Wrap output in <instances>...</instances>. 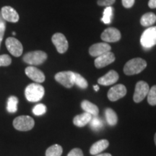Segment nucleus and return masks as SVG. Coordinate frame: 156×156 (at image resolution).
Returning <instances> with one entry per match:
<instances>
[{
    "label": "nucleus",
    "mask_w": 156,
    "mask_h": 156,
    "mask_svg": "<svg viewBox=\"0 0 156 156\" xmlns=\"http://www.w3.org/2000/svg\"><path fill=\"white\" fill-rule=\"evenodd\" d=\"M147 67V62L141 58H134L126 62L124 67V73L126 75H134L143 71Z\"/></svg>",
    "instance_id": "1"
},
{
    "label": "nucleus",
    "mask_w": 156,
    "mask_h": 156,
    "mask_svg": "<svg viewBox=\"0 0 156 156\" xmlns=\"http://www.w3.org/2000/svg\"><path fill=\"white\" fill-rule=\"evenodd\" d=\"M44 87L38 83H31L25 90V95L30 102H38L44 95Z\"/></svg>",
    "instance_id": "2"
},
{
    "label": "nucleus",
    "mask_w": 156,
    "mask_h": 156,
    "mask_svg": "<svg viewBox=\"0 0 156 156\" xmlns=\"http://www.w3.org/2000/svg\"><path fill=\"white\" fill-rule=\"evenodd\" d=\"M47 59V54L43 51H34L25 54L23 61L30 65H40Z\"/></svg>",
    "instance_id": "3"
},
{
    "label": "nucleus",
    "mask_w": 156,
    "mask_h": 156,
    "mask_svg": "<svg viewBox=\"0 0 156 156\" xmlns=\"http://www.w3.org/2000/svg\"><path fill=\"white\" fill-rule=\"evenodd\" d=\"M34 119L29 116H20L13 121V126L19 131H29L34 128Z\"/></svg>",
    "instance_id": "4"
},
{
    "label": "nucleus",
    "mask_w": 156,
    "mask_h": 156,
    "mask_svg": "<svg viewBox=\"0 0 156 156\" xmlns=\"http://www.w3.org/2000/svg\"><path fill=\"white\" fill-rule=\"evenodd\" d=\"M140 43L145 48H150L156 45V26L146 29L140 38Z\"/></svg>",
    "instance_id": "5"
},
{
    "label": "nucleus",
    "mask_w": 156,
    "mask_h": 156,
    "mask_svg": "<svg viewBox=\"0 0 156 156\" xmlns=\"http://www.w3.org/2000/svg\"><path fill=\"white\" fill-rule=\"evenodd\" d=\"M75 73L71 71L60 72L56 74L55 80L67 88H71L75 85Z\"/></svg>",
    "instance_id": "6"
},
{
    "label": "nucleus",
    "mask_w": 156,
    "mask_h": 156,
    "mask_svg": "<svg viewBox=\"0 0 156 156\" xmlns=\"http://www.w3.org/2000/svg\"><path fill=\"white\" fill-rule=\"evenodd\" d=\"M149 85L144 81H139L136 84L133 95V100L135 103H140L145 99L149 92Z\"/></svg>",
    "instance_id": "7"
},
{
    "label": "nucleus",
    "mask_w": 156,
    "mask_h": 156,
    "mask_svg": "<svg viewBox=\"0 0 156 156\" xmlns=\"http://www.w3.org/2000/svg\"><path fill=\"white\" fill-rule=\"evenodd\" d=\"M5 44L7 48L12 55L16 56V57L22 55L23 51V45L17 39L10 37L6 40Z\"/></svg>",
    "instance_id": "8"
},
{
    "label": "nucleus",
    "mask_w": 156,
    "mask_h": 156,
    "mask_svg": "<svg viewBox=\"0 0 156 156\" xmlns=\"http://www.w3.org/2000/svg\"><path fill=\"white\" fill-rule=\"evenodd\" d=\"M51 41L58 53L64 54L67 51L69 47V44L64 34L61 33H56L52 36Z\"/></svg>",
    "instance_id": "9"
},
{
    "label": "nucleus",
    "mask_w": 156,
    "mask_h": 156,
    "mask_svg": "<svg viewBox=\"0 0 156 156\" xmlns=\"http://www.w3.org/2000/svg\"><path fill=\"white\" fill-rule=\"evenodd\" d=\"M101 37L104 42L114 43L119 41L121 39L122 35L118 29L115 28H108L103 31Z\"/></svg>",
    "instance_id": "10"
},
{
    "label": "nucleus",
    "mask_w": 156,
    "mask_h": 156,
    "mask_svg": "<svg viewBox=\"0 0 156 156\" xmlns=\"http://www.w3.org/2000/svg\"><path fill=\"white\" fill-rule=\"evenodd\" d=\"M126 94V88L124 85L119 84L115 85L108 90V98L111 101H116L125 96Z\"/></svg>",
    "instance_id": "11"
},
{
    "label": "nucleus",
    "mask_w": 156,
    "mask_h": 156,
    "mask_svg": "<svg viewBox=\"0 0 156 156\" xmlns=\"http://www.w3.org/2000/svg\"><path fill=\"white\" fill-rule=\"evenodd\" d=\"M115 58H116L115 55L112 51L106 52L95 58L94 62L95 67L101 69V68L106 67L110 64L113 63L115 61Z\"/></svg>",
    "instance_id": "12"
},
{
    "label": "nucleus",
    "mask_w": 156,
    "mask_h": 156,
    "mask_svg": "<svg viewBox=\"0 0 156 156\" xmlns=\"http://www.w3.org/2000/svg\"><path fill=\"white\" fill-rule=\"evenodd\" d=\"M112 47L108 44L105 43H98L92 45L89 48V53L92 56L98 57L106 52L111 51Z\"/></svg>",
    "instance_id": "13"
},
{
    "label": "nucleus",
    "mask_w": 156,
    "mask_h": 156,
    "mask_svg": "<svg viewBox=\"0 0 156 156\" xmlns=\"http://www.w3.org/2000/svg\"><path fill=\"white\" fill-rule=\"evenodd\" d=\"M25 74L30 79L36 82V83H44L45 80V75L43 72L38 68L30 66L25 69Z\"/></svg>",
    "instance_id": "14"
},
{
    "label": "nucleus",
    "mask_w": 156,
    "mask_h": 156,
    "mask_svg": "<svg viewBox=\"0 0 156 156\" xmlns=\"http://www.w3.org/2000/svg\"><path fill=\"white\" fill-rule=\"evenodd\" d=\"M1 12L5 21L10 23H17L19 20L18 13L10 6L3 7L1 9Z\"/></svg>",
    "instance_id": "15"
},
{
    "label": "nucleus",
    "mask_w": 156,
    "mask_h": 156,
    "mask_svg": "<svg viewBox=\"0 0 156 156\" xmlns=\"http://www.w3.org/2000/svg\"><path fill=\"white\" fill-rule=\"evenodd\" d=\"M119 80V74L114 70H111L106 75H103L98 80V83L101 85L108 86L116 83Z\"/></svg>",
    "instance_id": "16"
},
{
    "label": "nucleus",
    "mask_w": 156,
    "mask_h": 156,
    "mask_svg": "<svg viewBox=\"0 0 156 156\" xmlns=\"http://www.w3.org/2000/svg\"><path fill=\"white\" fill-rule=\"evenodd\" d=\"M109 142L106 140H101L96 142H95L93 145L91 146L90 149V153L91 155H96L98 154H100L104 150H106L108 147Z\"/></svg>",
    "instance_id": "17"
},
{
    "label": "nucleus",
    "mask_w": 156,
    "mask_h": 156,
    "mask_svg": "<svg viewBox=\"0 0 156 156\" xmlns=\"http://www.w3.org/2000/svg\"><path fill=\"white\" fill-rule=\"evenodd\" d=\"M92 117V115L85 112L83 114L76 116L73 119V123L75 126H78V127H83V126L87 125L90 122Z\"/></svg>",
    "instance_id": "18"
},
{
    "label": "nucleus",
    "mask_w": 156,
    "mask_h": 156,
    "mask_svg": "<svg viewBox=\"0 0 156 156\" xmlns=\"http://www.w3.org/2000/svg\"><path fill=\"white\" fill-rule=\"evenodd\" d=\"M81 107L85 112L91 114L93 116H96L99 114V109L98 106L88 101H83L81 103Z\"/></svg>",
    "instance_id": "19"
},
{
    "label": "nucleus",
    "mask_w": 156,
    "mask_h": 156,
    "mask_svg": "<svg viewBox=\"0 0 156 156\" xmlns=\"http://www.w3.org/2000/svg\"><path fill=\"white\" fill-rule=\"evenodd\" d=\"M156 22V15L153 12H147L142 15L140 23L142 26L148 27L153 25Z\"/></svg>",
    "instance_id": "20"
},
{
    "label": "nucleus",
    "mask_w": 156,
    "mask_h": 156,
    "mask_svg": "<svg viewBox=\"0 0 156 156\" xmlns=\"http://www.w3.org/2000/svg\"><path fill=\"white\" fill-rule=\"evenodd\" d=\"M106 122L110 126H115L118 122V117L116 112L112 108H106L105 111Z\"/></svg>",
    "instance_id": "21"
},
{
    "label": "nucleus",
    "mask_w": 156,
    "mask_h": 156,
    "mask_svg": "<svg viewBox=\"0 0 156 156\" xmlns=\"http://www.w3.org/2000/svg\"><path fill=\"white\" fill-rule=\"evenodd\" d=\"M17 104H18V99L15 96H10L7 100V110L9 113H15L17 111Z\"/></svg>",
    "instance_id": "22"
},
{
    "label": "nucleus",
    "mask_w": 156,
    "mask_h": 156,
    "mask_svg": "<svg viewBox=\"0 0 156 156\" xmlns=\"http://www.w3.org/2000/svg\"><path fill=\"white\" fill-rule=\"evenodd\" d=\"M63 152L62 146L59 145H54L46 150V156H61Z\"/></svg>",
    "instance_id": "23"
},
{
    "label": "nucleus",
    "mask_w": 156,
    "mask_h": 156,
    "mask_svg": "<svg viewBox=\"0 0 156 156\" xmlns=\"http://www.w3.org/2000/svg\"><path fill=\"white\" fill-rule=\"evenodd\" d=\"M113 12H114V9L112 7H111V6L106 7V9H104V12H103V15L101 18V21L105 24H109L112 20Z\"/></svg>",
    "instance_id": "24"
},
{
    "label": "nucleus",
    "mask_w": 156,
    "mask_h": 156,
    "mask_svg": "<svg viewBox=\"0 0 156 156\" xmlns=\"http://www.w3.org/2000/svg\"><path fill=\"white\" fill-rule=\"evenodd\" d=\"M89 123L90 125V127L93 130H95V131H98V130L101 129L103 126V122L102 119L101 118H99V117H98V116L92 117L90 122Z\"/></svg>",
    "instance_id": "25"
},
{
    "label": "nucleus",
    "mask_w": 156,
    "mask_h": 156,
    "mask_svg": "<svg viewBox=\"0 0 156 156\" xmlns=\"http://www.w3.org/2000/svg\"><path fill=\"white\" fill-rule=\"evenodd\" d=\"M75 85L81 89H85L88 86V83H87L86 80L78 73H75Z\"/></svg>",
    "instance_id": "26"
},
{
    "label": "nucleus",
    "mask_w": 156,
    "mask_h": 156,
    "mask_svg": "<svg viewBox=\"0 0 156 156\" xmlns=\"http://www.w3.org/2000/svg\"><path fill=\"white\" fill-rule=\"evenodd\" d=\"M147 96L149 104L151 106H156V85H154L149 90Z\"/></svg>",
    "instance_id": "27"
},
{
    "label": "nucleus",
    "mask_w": 156,
    "mask_h": 156,
    "mask_svg": "<svg viewBox=\"0 0 156 156\" xmlns=\"http://www.w3.org/2000/svg\"><path fill=\"white\" fill-rule=\"evenodd\" d=\"M46 112V106L43 103L37 104L36 106L33 108V113L36 116H41Z\"/></svg>",
    "instance_id": "28"
},
{
    "label": "nucleus",
    "mask_w": 156,
    "mask_h": 156,
    "mask_svg": "<svg viewBox=\"0 0 156 156\" xmlns=\"http://www.w3.org/2000/svg\"><path fill=\"white\" fill-rule=\"evenodd\" d=\"M12 63L11 57L7 54L0 55V67H7Z\"/></svg>",
    "instance_id": "29"
},
{
    "label": "nucleus",
    "mask_w": 156,
    "mask_h": 156,
    "mask_svg": "<svg viewBox=\"0 0 156 156\" xmlns=\"http://www.w3.org/2000/svg\"><path fill=\"white\" fill-rule=\"evenodd\" d=\"M116 0H98V5L99 6H105V7H109L114 4Z\"/></svg>",
    "instance_id": "30"
},
{
    "label": "nucleus",
    "mask_w": 156,
    "mask_h": 156,
    "mask_svg": "<svg viewBox=\"0 0 156 156\" xmlns=\"http://www.w3.org/2000/svg\"><path fill=\"white\" fill-rule=\"evenodd\" d=\"M67 156H84L83 151L80 148H75L69 152Z\"/></svg>",
    "instance_id": "31"
},
{
    "label": "nucleus",
    "mask_w": 156,
    "mask_h": 156,
    "mask_svg": "<svg viewBox=\"0 0 156 156\" xmlns=\"http://www.w3.org/2000/svg\"><path fill=\"white\" fill-rule=\"evenodd\" d=\"M135 0H122V5L125 8H130L134 5Z\"/></svg>",
    "instance_id": "32"
},
{
    "label": "nucleus",
    "mask_w": 156,
    "mask_h": 156,
    "mask_svg": "<svg viewBox=\"0 0 156 156\" xmlns=\"http://www.w3.org/2000/svg\"><path fill=\"white\" fill-rule=\"evenodd\" d=\"M5 29H6V25H0V46H1V43L2 41L4 35H5Z\"/></svg>",
    "instance_id": "33"
},
{
    "label": "nucleus",
    "mask_w": 156,
    "mask_h": 156,
    "mask_svg": "<svg viewBox=\"0 0 156 156\" xmlns=\"http://www.w3.org/2000/svg\"><path fill=\"white\" fill-rule=\"evenodd\" d=\"M148 6L151 9L156 8V0H150L148 2Z\"/></svg>",
    "instance_id": "34"
},
{
    "label": "nucleus",
    "mask_w": 156,
    "mask_h": 156,
    "mask_svg": "<svg viewBox=\"0 0 156 156\" xmlns=\"http://www.w3.org/2000/svg\"><path fill=\"white\" fill-rule=\"evenodd\" d=\"M6 25V21L4 20L1 11H0V25Z\"/></svg>",
    "instance_id": "35"
},
{
    "label": "nucleus",
    "mask_w": 156,
    "mask_h": 156,
    "mask_svg": "<svg viewBox=\"0 0 156 156\" xmlns=\"http://www.w3.org/2000/svg\"><path fill=\"white\" fill-rule=\"evenodd\" d=\"M96 156H112L111 154L109 153H102V154H98V155H96Z\"/></svg>",
    "instance_id": "36"
},
{
    "label": "nucleus",
    "mask_w": 156,
    "mask_h": 156,
    "mask_svg": "<svg viewBox=\"0 0 156 156\" xmlns=\"http://www.w3.org/2000/svg\"><path fill=\"white\" fill-rule=\"evenodd\" d=\"M93 88H94V90L95 91H98L99 90V87H98V85H94V86H93Z\"/></svg>",
    "instance_id": "37"
},
{
    "label": "nucleus",
    "mask_w": 156,
    "mask_h": 156,
    "mask_svg": "<svg viewBox=\"0 0 156 156\" xmlns=\"http://www.w3.org/2000/svg\"><path fill=\"white\" fill-rule=\"evenodd\" d=\"M154 140H155V145H156V133L155 134V136H154Z\"/></svg>",
    "instance_id": "38"
}]
</instances>
